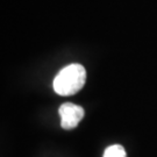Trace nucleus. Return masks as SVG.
Here are the masks:
<instances>
[{"instance_id":"3","label":"nucleus","mask_w":157,"mask_h":157,"mask_svg":"<svg viewBox=\"0 0 157 157\" xmlns=\"http://www.w3.org/2000/svg\"><path fill=\"white\" fill-rule=\"evenodd\" d=\"M104 157H127V154H126V150L122 146L113 144L105 150Z\"/></svg>"},{"instance_id":"1","label":"nucleus","mask_w":157,"mask_h":157,"mask_svg":"<svg viewBox=\"0 0 157 157\" xmlns=\"http://www.w3.org/2000/svg\"><path fill=\"white\" fill-rule=\"evenodd\" d=\"M86 71L80 64H70L63 67L54 79V91L59 95H72L83 89Z\"/></svg>"},{"instance_id":"2","label":"nucleus","mask_w":157,"mask_h":157,"mask_svg":"<svg viewBox=\"0 0 157 157\" xmlns=\"http://www.w3.org/2000/svg\"><path fill=\"white\" fill-rule=\"evenodd\" d=\"M58 113L61 117V126L64 129L76 128L82 121V119L84 118L83 107L71 104V102H65L61 105Z\"/></svg>"}]
</instances>
